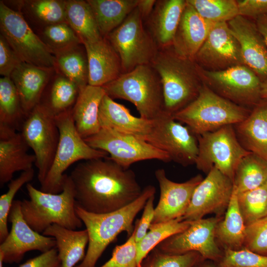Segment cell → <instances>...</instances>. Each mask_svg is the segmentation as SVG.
Instances as JSON below:
<instances>
[{"instance_id": "6da1fadb", "label": "cell", "mask_w": 267, "mask_h": 267, "mask_svg": "<svg viewBox=\"0 0 267 267\" xmlns=\"http://www.w3.org/2000/svg\"><path fill=\"white\" fill-rule=\"evenodd\" d=\"M69 176L74 187L76 205L95 214L122 208L138 198L143 190L133 171L109 157L84 161Z\"/></svg>"}, {"instance_id": "7a4b0ae2", "label": "cell", "mask_w": 267, "mask_h": 267, "mask_svg": "<svg viewBox=\"0 0 267 267\" xmlns=\"http://www.w3.org/2000/svg\"><path fill=\"white\" fill-rule=\"evenodd\" d=\"M155 188L149 185L134 201L119 210L104 214L87 212L76 205L78 217L86 226L88 235V247L82 263L76 267H95L108 245L117 235L126 231L130 236L134 230V220L143 209L148 198L155 195Z\"/></svg>"}, {"instance_id": "3957f363", "label": "cell", "mask_w": 267, "mask_h": 267, "mask_svg": "<svg viewBox=\"0 0 267 267\" xmlns=\"http://www.w3.org/2000/svg\"><path fill=\"white\" fill-rule=\"evenodd\" d=\"M150 64L161 80L165 112L173 116L198 96L203 83L194 60L170 46L159 49Z\"/></svg>"}, {"instance_id": "277c9868", "label": "cell", "mask_w": 267, "mask_h": 267, "mask_svg": "<svg viewBox=\"0 0 267 267\" xmlns=\"http://www.w3.org/2000/svg\"><path fill=\"white\" fill-rule=\"evenodd\" d=\"M26 189L30 199L21 201V211L34 231L43 233L53 224L72 230L83 226L76 212L74 187L69 175H66L63 190L59 193L44 192L28 183Z\"/></svg>"}, {"instance_id": "5b68a950", "label": "cell", "mask_w": 267, "mask_h": 267, "mask_svg": "<svg viewBox=\"0 0 267 267\" xmlns=\"http://www.w3.org/2000/svg\"><path fill=\"white\" fill-rule=\"evenodd\" d=\"M102 87L112 99L133 103L142 118L153 120L165 112L161 80L151 64L137 66Z\"/></svg>"}, {"instance_id": "8992f818", "label": "cell", "mask_w": 267, "mask_h": 267, "mask_svg": "<svg viewBox=\"0 0 267 267\" xmlns=\"http://www.w3.org/2000/svg\"><path fill=\"white\" fill-rule=\"evenodd\" d=\"M251 110L222 97L203 83L196 99L173 117L197 136L237 124Z\"/></svg>"}, {"instance_id": "52a82bcc", "label": "cell", "mask_w": 267, "mask_h": 267, "mask_svg": "<svg viewBox=\"0 0 267 267\" xmlns=\"http://www.w3.org/2000/svg\"><path fill=\"white\" fill-rule=\"evenodd\" d=\"M72 109L55 116L59 140L52 166L41 184L43 192L57 194L63 190L66 174L64 172L73 163L108 157L107 153L90 146L78 132Z\"/></svg>"}, {"instance_id": "ba28073f", "label": "cell", "mask_w": 267, "mask_h": 267, "mask_svg": "<svg viewBox=\"0 0 267 267\" xmlns=\"http://www.w3.org/2000/svg\"><path fill=\"white\" fill-rule=\"evenodd\" d=\"M105 37L120 58L123 73L150 64L159 50L137 7Z\"/></svg>"}, {"instance_id": "9c48e42d", "label": "cell", "mask_w": 267, "mask_h": 267, "mask_svg": "<svg viewBox=\"0 0 267 267\" xmlns=\"http://www.w3.org/2000/svg\"><path fill=\"white\" fill-rule=\"evenodd\" d=\"M198 153L196 168L208 174L215 167L231 180L239 163L251 153L239 142L233 125L224 126L214 132L197 135Z\"/></svg>"}, {"instance_id": "30bf717a", "label": "cell", "mask_w": 267, "mask_h": 267, "mask_svg": "<svg viewBox=\"0 0 267 267\" xmlns=\"http://www.w3.org/2000/svg\"><path fill=\"white\" fill-rule=\"evenodd\" d=\"M1 35L22 62L50 69L56 66L55 57L18 12L0 2Z\"/></svg>"}, {"instance_id": "8fae6325", "label": "cell", "mask_w": 267, "mask_h": 267, "mask_svg": "<svg viewBox=\"0 0 267 267\" xmlns=\"http://www.w3.org/2000/svg\"><path fill=\"white\" fill-rule=\"evenodd\" d=\"M197 67L202 83L222 97L250 109L262 100V81L246 65L219 71L206 70L198 65Z\"/></svg>"}, {"instance_id": "7c38bea8", "label": "cell", "mask_w": 267, "mask_h": 267, "mask_svg": "<svg viewBox=\"0 0 267 267\" xmlns=\"http://www.w3.org/2000/svg\"><path fill=\"white\" fill-rule=\"evenodd\" d=\"M20 131L34 152L38 178L41 184L52 166L59 143V131L55 116L39 103L27 115Z\"/></svg>"}, {"instance_id": "4fadbf2b", "label": "cell", "mask_w": 267, "mask_h": 267, "mask_svg": "<svg viewBox=\"0 0 267 267\" xmlns=\"http://www.w3.org/2000/svg\"><path fill=\"white\" fill-rule=\"evenodd\" d=\"M84 140L91 147L107 153L110 159L127 169L142 161H172L166 152L142 138L107 128H101L97 134Z\"/></svg>"}, {"instance_id": "5bb4252c", "label": "cell", "mask_w": 267, "mask_h": 267, "mask_svg": "<svg viewBox=\"0 0 267 267\" xmlns=\"http://www.w3.org/2000/svg\"><path fill=\"white\" fill-rule=\"evenodd\" d=\"M142 139L183 166L195 163L198 153L196 135L166 112L153 120L151 131Z\"/></svg>"}, {"instance_id": "9a60e30c", "label": "cell", "mask_w": 267, "mask_h": 267, "mask_svg": "<svg viewBox=\"0 0 267 267\" xmlns=\"http://www.w3.org/2000/svg\"><path fill=\"white\" fill-rule=\"evenodd\" d=\"M222 218L215 216L192 221L185 230L169 237L156 247L174 255L196 252L205 260L217 263L223 255L216 237L217 225Z\"/></svg>"}, {"instance_id": "2e32d148", "label": "cell", "mask_w": 267, "mask_h": 267, "mask_svg": "<svg viewBox=\"0 0 267 267\" xmlns=\"http://www.w3.org/2000/svg\"><path fill=\"white\" fill-rule=\"evenodd\" d=\"M233 190L232 180L213 167L196 187L189 206L180 220L192 222L210 214L223 217Z\"/></svg>"}, {"instance_id": "e0dca14e", "label": "cell", "mask_w": 267, "mask_h": 267, "mask_svg": "<svg viewBox=\"0 0 267 267\" xmlns=\"http://www.w3.org/2000/svg\"><path fill=\"white\" fill-rule=\"evenodd\" d=\"M194 60L202 68L211 71L245 65L240 45L227 22L214 25Z\"/></svg>"}, {"instance_id": "ac0fdd59", "label": "cell", "mask_w": 267, "mask_h": 267, "mask_svg": "<svg viewBox=\"0 0 267 267\" xmlns=\"http://www.w3.org/2000/svg\"><path fill=\"white\" fill-rule=\"evenodd\" d=\"M21 202H13L8 219L11 223V228L0 243V252L3 255L4 263H18L28 251L37 250L44 253L56 247L53 237L41 234L28 224L21 211Z\"/></svg>"}, {"instance_id": "d6986e66", "label": "cell", "mask_w": 267, "mask_h": 267, "mask_svg": "<svg viewBox=\"0 0 267 267\" xmlns=\"http://www.w3.org/2000/svg\"><path fill=\"white\" fill-rule=\"evenodd\" d=\"M155 176L159 183L160 198L152 223L180 219L189 206L194 190L204 178L198 175L185 182H176L167 178L163 169L156 170Z\"/></svg>"}, {"instance_id": "ffe728a7", "label": "cell", "mask_w": 267, "mask_h": 267, "mask_svg": "<svg viewBox=\"0 0 267 267\" xmlns=\"http://www.w3.org/2000/svg\"><path fill=\"white\" fill-rule=\"evenodd\" d=\"M227 24L240 45L245 65L262 82L267 80V44L255 20L238 15Z\"/></svg>"}, {"instance_id": "44dd1931", "label": "cell", "mask_w": 267, "mask_h": 267, "mask_svg": "<svg viewBox=\"0 0 267 267\" xmlns=\"http://www.w3.org/2000/svg\"><path fill=\"white\" fill-rule=\"evenodd\" d=\"M83 45L88 62L89 85L103 87L123 73L120 58L106 37Z\"/></svg>"}, {"instance_id": "7402d4cb", "label": "cell", "mask_w": 267, "mask_h": 267, "mask_svg": "<svg viewBox=\"0 0 267 267\" xmlns=\"http://www.w3.org/2000/svg\"><path fill=\"white\" fill-rule=\"evenodd\" d=\"M215 24L202 17L186 1L171 47L180 56L194 60Z\"/></svg>"}, {"instance_id": "603a6c76", "label": "cell", "mask_w": 267, "mask_h": 267, "mask_svg": "<svg viewBox=\"0 0 267 267\" xmlns=\"http://www.w3.org/2000/svg\"><path fill=\"white\" fill-rule=\"evenodd\" d=\"M186 4V0H156L152 12L144 22L159 49L172 46Z\"/></svg>"}, {"instance_id": "cb8c5ba5", "label": "cell", "mask_w": 267, "mask_h": 267, "mask_svg": "<svg viewBox=\"0 0 267 267\" xmlns=\"http://www.w3.org/2000/svg\"><path fill=\"white\" fill-rule=\"evenodd\" d=\"M29 147L20 132L0 133V185L12 180L18 171L33 169L36 158L28 153Z\"/></svg>"}, {"instance_id": "d4e9b609", "label": "cell", "mask_w": 267, "mask_h": 267, "mask_svg": "<svg viewBox=\"0 0 267 267\" xmlns=\"http://www.w3.org/2000/svg\"><path fill=\"white\" fill-rule=\"evenodd\" d=\"M99 120L101 128H107L140 138L150 132L153 125V120L133 115L127 107L115 102L106 94L100 105Z\"/></svg>"}, {"instance_id": "484cf974", "label": "cell", "mask_w": 267, "mask_h": 267, "mask_svg": "<svg viewBox=\"0 0 267 267\" xmlns=\"http://www.w3.org/2000/svg\"><path fill=\"white\" fill-rule=\"evenodd\" d=\"M233 127L241 146L267 162V100L262 99Z\"/></svg>"}, {"instance_id": "4316f807", "label": "cell", "mask_w": 267, "mask_h": 267, "mask_svg": "<svg viewBox=\"0 0 267 267\" xmlns=\"http://www.w3.org/2000/svg\"><path fill=\"white\" fill-rule=\"evenodd\" d=\"M105 94L102 87L89 85L79 92L72 113L76 129L83 138L93 135L100 131L99 110Z\"/></svg>"}, {"instance_id": "83f0119b", "label": "cell", "mask_w": 267, "mask_h": 267, "mask_svg": "<svg viewBox=\"0 0 267 267\" xmlns=\"http://www.w3.org/2000/svg\"><path fill=\"white\" fill-rule=\"evenodd\" d=\"M48 70L22 62L11 73L13 82L27 116L40 103L48 79Z\"/></svg>"}, {"instance_id": "f1b7e54d", "label": "cell", "mask_w": 267, "mask_h": 267, "mask_svg": "<svg viewBox=\"0 0 267 267\" xmlns=\"http://www.w3.org/2000/svg\"><path fill=\"white\" fill-rule=\"evenodd\" d=\"M42 234L55 239L61 267H74L84 260L85 248L89 243L86 229L72 230L53 224L47 227Z\"/></svg>"}, {"instance_id": "f546056e", "label": "cell", "mask_w": 267, "mask_h": 267, "mask_svg": "<svg viewBox=\"0 0 267 267\" xmlns=\"http://www.w3.org/2000/svg\"><path fill=\"white\" fill-rule=\"evenodd\" d=\"M245 228L238 207L237 192L233 187L232 194L224 214L218 222L216 237L222 249L238 250L243 248Z\"/></svg>"}, {"instance_id": "4dcf8cb0", "label": "cell", "mask_w": 267, "mask_h": 267, "mask_svg": "<svg viewBox=\"0 0 267 267\" xmlns=\"http://www.w3.org/2000/svg\"><path fill=\"white\" fill-rule=\"evenodd\" d=\"M102 37L119 27L137 6L139 0H88Z\"/></svg>"}, {"instance_id": "1f68e13d", "label": "cell", "mask_w": 267, "mask_h": 267, "mask_svg": "<svg viewBox=\"0 0 267 267\" xmlns=\"http://www.w3.org/2000/svg\"><path fill=\"white\" fill-rule=\"evenodd\" d=\"M65 14L66 22L76 33L82 44L95 42L102 37L87 0H66Z\"/></svg>"}, {"instance_id": "d6a6232c", "label": "cell", "mask_w": 267, "mask_h": 267, "mask_svg": "<svg viewBox=\"0 0 267 267\" xmlns=\"http://www.w3.org/2000/svg\"><path fill=\"white\" fill-rule=\"evenodd\" d=\"M27 117L10 77L0 79V131H20Z\"/></svg>"}, {"instance_id": "836d02e7", "label": "cell", "mask_w": 267, "mask_h": 267, "mask_svg": "<svg viewBox=\"0 0 267 267\" xmlns=\"http://www.w3.org/2000/svg\"><path fill=\"white\" fill-rule=\"evenodd\" d=\"M267 182V162L250 153L239 163L233 183L237 193L251 190Z\"/></svg>"}, {"instance_id": "e575fe53", "label": "cell", "mask_w": 267, "mask_h": 267, "mask_svg": "<svg viewBox=\"0 0 267 267\" xmlns=\"http://www.w3.org/2000/svg\"><path fill=\"white\" fill-rule=\"evenodd\" d=\"M56 66L65 77L74 83L79 91L89 84L88 62L86 52L79 45L54 53Z\"/></svg>"}, {"instance_id": "d590c367", "label": "cell", "mask_w": 267, "mask_h": 267, "mask_svg": "<svg viewBox=\"0 0 267 267\" xmlns=\"http://www.w3.org/2000/svg\"><path fill=\"white\" fill-rule=\"evenodd\" d=\"M191 222L179 219L152 223L145 236L137 243V264L141 267L143 260L159 244L169 237L182 232L190 225Z\"/></svg>"}, {"instance_id": "8d00e7d4", "label": "cell", "mask_w": 267, "mask_h": 267, "mask_svg": "<svg viewBox=\"0 0 267 267\" xmlns=\"http://www.w3.org/2000/svg\"><path fill=\"white\" fill-rule=\"evenodd\" d=\"M237 195L246 226L267 216V182L254 189L237 193Z\"/></svg>"}, {"instance_id": "74e56055", "label": "cell", "mask_w": 267, "mask_h": 267, "mask_svg": "<svg viewBox=\"0 0 267 267\" xmlns=\"http://www.w3.org/2000/svg\"><path fill=\"white\" fill-rule=\"evenodd\" d=\"M79 92L74 83L65 77H59L51 86L48 101L41 104L55 116L73 108Z\"/></svg>"}, {"instance_id": "f35d334b", "label": "cell", "mask_w": 267, "mask_h": 267, "mask_svg": "<svg viewBox=\"0 0 267 267\" xmlns=\"http://www.w3.org/2000/svg\"><path fill=\"white\" fill-rule=\"evenodd\" d=\"M204 19L213 23L228 22L239 15L237 0H186Z\"/></svg>"}, {"instance_id": "ab89813d", "label": "cell", "mask_w": 267, "mask_h": 267, "mask_svg": "<svg viewBox=\"0 0 267 267\" xmlns=\"http://www.w3.org/2000/svg\"><path fill=\"white\" fill-rule=\"evenodd\" d=\"M204 260L196 252L174 255L155 247L143 260L141 267H195Z\"/></svg>"}, {"instance_id": "60d3db41", "label": "cell", "mask_w": 267, "mask_h": 267, "mask_svg": "<svg viewBox=\"0 0 267 267\" xmlns=\"http://www.w3.org/2000/svg\"><path fill=\"white\" fill-rule=\"evenodd\" d=\"M33 169L22 172L20 175L12 179L8 184V190L0 197V242L2 243L9 234L7 227L8 215L14 197L25 183L31 181L34 177Z\"/></svg>"}, {"instance_id": "b9f144b4", "label": "cell", "mask_w": 267, "mask_h": 267, "mask_svg": "<svg viewBox=\"0 0 267 267\" xmlns=\"http://www.w3.org/2000/svg\"><path fill=\"white\" fill-rule=\"evenodd\" d=\"M43 35L45 44L54 53L82 44L76 33L67 22L46 26Z\"/></svg>"}, {"instance_id": "7bdbcfd3", "label": "cell", "mask_w": 267, "mask_h": 267, "mask_svg": "<svg viewBox=\"0 0 267 267\" xmlns=\"http://www.w3.org/2000/svg\"><path fill=\"white\" fill-rule=\"evenodd\" d=\"M31 13L46 26L66 21V0H35L28 1Z\"/></svg>"}, {"instance_id": "ee69618b", "label": "cell", "mask_w": 267, "mask_h": 267, "mask_svg": "<svg viewBox=\"0 0 267 267\" xmlns=\"http://www.w3.org/2000/svg\"><path fill=\"white\" fill-rule=\"evenodd\" d=\"M216 264L217 267H267V256L246 248L224 249L222 257Z\"/></svg>"}, {"instance_id": "f6af8a7d", "label": "cell", "mask_w": 267, "mask_h": 267, "mask_svg": "<svg viewBox=\"0 0 267 267\" xmlns=\"http://www.w3.org/2000/svg\"><path fill=\"white\" fill-rule=\"evenodd\" d=\"M243 248L267 256V216L246 226Z\"/></svg>"}, {"instance_id": "bcb514c9", "label": "cell", "mask_w": 267, "mask_h": 267, "mask_svg": "<svg viewBox=\"0 0 267 267\" xmlns=\"http://www.w3.org/2000/svg\"><path fill=\"white\" fill-rule=\"evenodd\" d=\"M135 232L127 241L114 249L111 258L100 267H138L137 264V243Z\"/></svg>"}, {"instance_id": "7dc6e473", "label": "cell", "mask_w": 267, "mask_h": 267, "mask_svg": "<svg viewBox=\"0 0 267 267\" xmlns=\"http://www.w3.org/2000/svg\"><path fill=\"white\" fill-rule=\"evenodd\" d=\"M22 62L9 45L4 38L0 35V74L10 77L13 71Z\"/></svg>"}, {"instance_id": "c3c4849f", "label": "cell", "mask_w": 267, "mask_h": 267, "mask_svg": "<svg viewBox=\"0 0 267 267\" xmlns=\"http://www.w3.org/2000/svg\"><path fill=\"white\" fill-rule=\"evenodd\" d=\"M154 195H153L148 198L143 208L141 218L137 220L135 223L134 237L136 243L139 242L145 236L147 232V230L149 229L152 223L155 213Z\"/></svg>"}, {"instance_id": "681fc988", "label": "cell", "mask_w": 267, "mask_h": 267, "mask_svg": "<svg viewBox=\"0 0 267 267\" xmlns=\"http://www.w3.org/2000/svg\"><path fill=\"white\" fill-rule=\"evenodd\" d=\"M239 15L253 19L267 14V0H237Z\"/></svg>"}, {"instance_id": "f907efd6", "label": "cell", "mask_w": 267, "mask_h": 267, "mask_svg": "<svg viewBox=\"0 0 267 267\" xmlns=\"http://www.w3.org/2000/svg\"><path fill=\"white\" fill-rule=\"evenodd\" d=\"M61 265L56 247L27 261L18 267H57Z\"/></svg>"}, {"instance_id": "816d5d0a", "label": "cell", "mask_w": 267, "mask_h": 267, "mask_svg": "<svg viewBox=\"0 0 267 267\" xmlns=\"http://www.w3.org/2000/svg\"><path fill=\"white\" fill-rule=\"evenodd\" d=\"M156 2V0H139L137 7L140 12L144 21L152 12Z\"/></svg>"}, {"instance_id": "f5cc1de1", "label": "cell", "mask_w": 267, "mask_h": 267, "mask_svg": "<svg viewBox=\"0 0 267 267\" xmlns=\"http://www.w3.org/2000/svg\"><path fill=\"white\" fill-rule=\"evenodd\" d=\"M255 21L267 44V14L258 17Z\"/></svg>"}, {"instance_id": "db71d44e", "label": "cell", "mask_w": 267, "mask_h": 267, "mask_svg": "<svg viewBox=\"0 0 267 267\" xmlns=\"http://www.w3.org/2000/svg\"><path fill=\"white\" fill-rule=\"evenodd\" d=\"M195 267H217L215 262L204 260L197 265Z\"/></svg>"}, {"instance_id": "11a10c76", "label": "cell", "mask_w": 267, "mask_h": 267, "mask_svg": "<svg viewBox=\"0 0 267 267\" xmlns=\"http://www.w3.org/2000/svg\"><path fill=\"white\" fill-rule=\"evenodd\" d=\"M261 97L262 99L267 100V80L262 82Z\"/></svg>"}, {"instance_id": "9f6ffc18", "label": "cell", "mask_w": 267, "mask_h": 267, "mask_svg": "<svg viewBox=\"0 0 267 267\" xmlns=\"http://www.w3.org/2000/svg\"><path fill=\"white\" fill-rule=\"evenodd\" d=\"M3 255L1 252H0V267H3Z\"/></svg>"}, {"instance_id": "6f0895ef", "label": "cell", "mask_w": 267, "mask_h": 267, "mask_svg": "<svg viewBox=\"0 0 267 267\" xmlns=\"http://www.w3.org/2000/svg\"><path fill=\"white\" fill-rule=\"evenodd\" d=\"M57 267H61V265H59V266Z\"/></svg>"}]
</instances>
